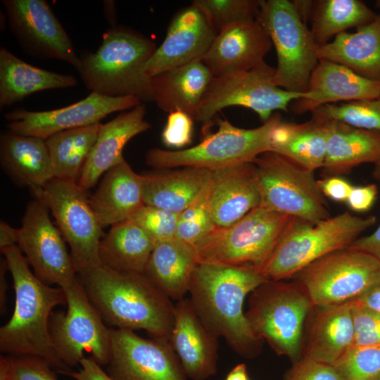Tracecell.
<instances>
[{
    "label": "cell",
    "instance_id": "7dc6e473",
    "mask_svg": "<svg viewBox=\"0 0 380 380\" xmlns=\"http://www.w3.org/2000/svg\"><path fill=\"white\" fill-rule=\"evenodd\" d=\"M378 189L376 184H369L365 186H353L346 201L349 208L355 212L369 210L376 201Z\"/></svg>",
    "mask_w": 380,
    "mask_h": 380
},
{
    "label": "cell",
    "instance_id": "4dcf8cb0",
    "mask_svg": "<svg viewBox=\"0 0 380 380\" xmlns=\"http://www.w3.org/2000/svg\"><path fill=\"white\" fill-rule=\"evenodd\" d=\"M324 120L328 137L322 168L327 176L347 174L354 167L375 163L380 158V132Z\"/></svg>",
    "mask_w": 380,
    "mask_h": 380
},
{
    "label": "cell",
    "instance_id": "d6986e66",
    "mask_svg": "<svg viewBox=\"0 0 380 380\" xmlns=\"http://www.w3.org/2000/svg\"><path fill=\"white\" fill-rule=\"evenodd\" d=\"M204 15L194 6L179 11L171 20L162 44L143 67L149 78L167 70L201 60L216 34Z\"/></svg>",
    "mask_w": 380,
    "mask_h": 380
},
{
    "label": "cell",
    "instance_id": "603a6c76",
    "mask_svg": "<svg viewBox=\"0 0 380 380\" xmlns=\"http://www.w3.org/2000/svg\"><path fill=\"white\" fill-rule=\"evenodd\" d=\"M260 204L253 163L211 171L208 207L219 227L231 226Z\"/></svg>",
    "mask_w": 380,
    "mask_h": 380
},
{
    "label": "cell",
    "instance_id": "f5cc1de1",
    "mask_svg": "<svg viewBox=\"0 0 380 380\" xmlns=\"http://www.w3.org/2000/svg\"><path fill=\"white\" fill-rule=\"evenodd\" d=\"M18 229L11 226L4 220L0 222V248L17 245Z\"/></svg>",
    "mask_w": 380,
    "mask_h": 380
},
{
    "label": "cell",
    "instance_id": "484cf974",
    "mask_svg": "<svg viewBox=\"0 0 380 380\" xmlns=\"http://www.w3.org/2000/svg\"><path fill=\"white\" fill-rule=\"evenodd\" d=\"M213 75L201 60L160 72L150 78L148 100L162 110H182L194 120Z\"/></svg>",
    "mask_w": 380,
    "mask_h": 380
},
{
    "label": "cell",
    "instance_id": "bcb514c9",
    "mask_svg": "<svg viewBox=\"0 0 380 380\" xmlns=\"http://www.w3.org/2000/svg\"><path fill=\"white\" fill-rule=\"evenodd\" d=\"M286 380H341V379L331 365L303 357L288 372Z\"/></svg>",
    "mask_w": 380,
    "mask_h": 380
},
{
    "label": "cell",
    "instance_id": "ffe728a7",
    "mask_svg": "<svg viewBox=\"0 0 380 380\" xmlns=\"http://www.w3.org/2000/svg\"><path fill=\"white\" fill-rule=\"evenodd\" d=\"M272 46L257 20L231 24L220 30L201 61L213 77L251 70L260 63Z\"/></svg>",
    "mask_w": 380,
    "mask_h": 380
},
{
    "label": "cell",
    "instance_id": "d4e9b609",
    "mask_svg": "<svg viewBox=\"0 0 380 380\" xmlns=\"http://www.w3.org/2000/svg\"><path fill=\"white\" fill-rule=\"evenodd\" d=\"M89 201L103 228L129 220L144 205L141 174L124 158L102 176Z\"/></svg>",
    "mask_w": 380,
    "mask_h": 380
},
{
    "label": "cell",
    "instance_id": "8fae6325",
    "mask_svg": "<svg viewBox=\"0 0 380 380\" xmlns=\"http://www.w3.org/2000/svg\"><path fill=\"white\" fill-rule=\"evenodd\" d=\"M275 68L263 61L246 71L213 77L198 106L194 120L205 126L216 113L229 106L253 110L263 122L275 110L287 111L292 102L304 93L289 91L274 83Z\"/></svg>",
    "mask_w": 380,
    "mask_h": 380
},
{
    "label": "cell",
    "instance_id": "7c38bea8",
    "mask_svg": "<svg viewBox=\"0 0 380 380\" xmlns=\"http://www.w3.org/2000/svg\"><path fill=\"white\" fill-rule=\"evenodd\" d=\"M66 298L65 312H53L49 332L54 350L69 368L80 365L90 355L101 366L107 365L111 355L110 328L89 299L78 277L62 288Z\"/></svg>",
    "mask_w": 380,
    "mask_h": 380
},
{
    "label": "cell",
    "instance_id": "9f6ffc18",
    "mask_svg": "<svg viewBox=\"0 0 380 380\" xmlns=\"http://www.w3.org/2000/svg\"><path fill=\"white\" fill-rule=\"evenodd\" d=\"M373 174L375 179H376L380 182V158L374 163Z\"/></svg>",
    "mask_w": 380,
    "mask_h": 380
},
{
    "label": "cell",
    "instance_id": "52a82bcc",
    "mask_svg": "<svg viewBox=\"0 0 380 380\" xmlns=\"http://www.w3.org/2000/svg\"><path fill=\"white\" fill-rule=\"evenodd\" d=\"M281 121L280 114L274 113L262 125L243 129L218 119L217 130L198 144L178 150L151 148L145 160L155 169L182 167L210 171L252 163L260 154L270 151L272 130Z\"/></svg>",
    "mask_w": 380,
    "mask_h": 380
},
{
    "label": "cell",
    "instance_id": "d6a6232c",
    "mask_svg": "<svg viewBox=\"0 0 380 380\" xmlns=\"http://www.w3.org/2000/svg\"><path fill=\"white\" fill-rule=\"evenodd\" d=\"M72 75L61 74L33 66L5 47L0 49V107L10 106L34 93L73 87Z\"/></svg>",
    "mask_w": 380,
    "mask_h": 380
},
{
    "label": "cell",
    "instance_id": "ac0fdd59",
    "mask_svg": "<svg viewBox=\"0 0 380 380\" xmlns=\"http://www.w3.org/2000/svg\"><path fill=\"white\" fill-rule=\"evenodd\" d=\"M141 103L136 96L109 97L91 92L63 108L44 111L19 108L6 113L4 118L10 132L46 140L63 131L100 122L110 113L130 110Z\"/></svg>",
    "mask_w": 380,
    "mask_h": 380
},
{
    "label": "cell",
    "instance_id": "f907efd6",
    "mask_svg": "<svg viewBox=\"0 0 380 380\" xmlns=\"http://www.w3.org/2000/svg\"><path fill=\"white\" fill-rule=\"evenodd\" d=\"M348 247L368 253L380 260V224L372 233L357 238Z\"/></svg>",
    "mask_w": 380,
    "mask_h": 380
},
{
    "label": "cell",
    "instance_id": "5b68a950",
    "mask_svg": "<svg viewBox=\"0 0 380 380\" xmlns=\"http://www.w3.org/2000/svg\"><path fill=\"white\" fill-rule=\"evenodd\" d=\"M376 217L344 212L313 224L297 219L260 270L267 280L281 281L298 274L318 259L350 246L374 225Z\"/></svg>",
    "mask_w": 380,
    "mask_h": 380
},
{
    "label": "cell",
    "instance_id": "836d02e7",
    "mask_svg": "<svg viewBox=\"0 0 380 380\" xmlns=\"http://www.w3.org/2000/svg\"><path fill=\"white\" fill-rule=\"evenodd\" d=\"M327 137L326 120L317 115L300 124L281 121L272 130L270 151L315 171L323 167Z\"/></svg>",
    "mask_w": 380,
    "mask_h": 380
},
{
    "label": "cell",
    "instance_id": "4fadbf2b",
    "mask_svg": "<svg viewBox=\"0 0 380 380\" xmlns=\"http://www.w3.org/2000/svg\"><path fill=\"white\" fill-rule=\"evenodd\" d=\"M298 274L313 306L336 305L355 299L371 285L380 274V260L348 246L318 259Z\"/></svg>",
    "mask_w": 380,
    "mask_h": 380
},
{
    "label": "cell",
    "instance_id": "6da1fadb",
    "mask_svg": "<svg viewBox=\"0 0 380 380\" xmlns=\"http://www.w3.org/2000/svg\"><path fill=\"white\" fill-rule=\"evenodd\" d=\"M77 272L106 324L143 329L151 338L170 341L175 305L144 273L118 272L101 264L83 267Z\"/></svg>",
    "mask_w": 380,
    "mask_h": 380
},
{
    "label": "cell",
    "instance_id": "f6af8a7d",
    "mask_svg": "<svg viewBox=\"0 0 380 380\" xmlns=\"http://www.w3.org/2000/svg\"><path fill=\"white\" fill-rule=\"evenodd\" d=\"M194 119L184 111L169 113L161 139L168 148H181L191 144Z\"/></svg>",
    "mask_w": 380,
    "mask_h": 380
},
{
    "label": "cell",
    "instance_id": "e575fe53",
    "mask_svg": "<svg viewBox=\"0 0 380 380\" xmlns=\"http://www.w3.org/2000/svg\"><path fill=\"white\" fill-rule=\"evenodd\" d=\"M156 241L130 220L111 226L101 240L100 263L113 270L144 273Z\"/></svg>",
    "mask_w": 380,
    "mask_h": 380
},
{
    "label": "cell",
    "instance_id": "f35d334b",
    "mask_svg": "<svg viewBox=\"0 0 380 380\" xmlns=\"http://www.w3.org/2000/svg\"><path fill=\"white\" fill-rule=\"evenodd\" d=\"M191 4L218 32L231 24L256 20L260 0H194Z\"/></svg>",
    "mask_w": 380,
    "mask_h": 380
},
{
    "label": "cell",
    "instance_id": "8992f818",
    "mask_svg": "<svg viewBox=\"0 0 380 380\" xmlns=\"http://www.w3.org/2000/svg\"><path fill=\"white\" fill-rule=\"evenodd\" d=\"M297 219L259 205L234 224L217 227L198 243V262L247 267L260 274Z\"/></svg>",
    "mask_w": 380,
    "mask_h": 380
},
{
    "label": "cell",
    "instance_id": "7402d4cb",
    "mask_svg": "<svg viewBox=\"0 0 380 380\" xmlns=\"http://www.w3.org/2000/svg\"><path fill=\"white\" fill-rule=\"evenodd\" d=\"M380 96V81L363 77L347 67L319 59L304 96L291 103L296 114L312 112L326 104L364 101Z\"/></svg>",
    "mask_w": 380,
    "mask_h": 380
},
{
    "label": "cell",
    "instance_id": "db71d44e",
    "mask_svg": "<svg viewBox=\"0 0 380 380\" xmlns=\"http://www.w3.org/2000/svg\"><path fill=\"white\" fill-rule=\"evenodd\" d=\"M8 271L7 262L4 258L0 263V308L1 314H4L6 310V291L8 289L6 273Z\"/></svg>",
    "mask_w": 380,
    "mask_h": 380
},
{
    "label": "cell",
    "instance_id": "e0dca14e",
    "mask_svg": "<svg viewBox=\"0 0 380 380\" xmlns=\"http://www.w3.org/2000/svg\"><path fill=\"white\" fill-rule=\"evenodd\" d=\"M108 374L114 380H186L170 341L144 338L134 331L110 328Z\"/></svg>",
    "mask_w": 380,
    "mask_h": 380
},
{
    "label": "cell",
    "instance_id": "816d5d0a",
    "mask_svg": "<svg viewBox=\"0 0 380 380\" xmlns=\"http://www.w3.org/2000/svg\"><path fill=\"white\" fill-rule=\"evenodd\" d=\"M353 300L380 313V274L371 285Z\"/></svg>",
    "mask_w": 380,
    "mask_h": 380
},
{
    "label": "cell",
    "instance_id": "b9f144b4",
    "mask_svg": "<svg viewBox=\"0 0 380 380\" xmlns=\"http://www.w3.org/2000/svg\"><path fill=\"white\" fill-rule=\"evenodd\" d=\"M0 380H58L45 360L30 355L0 357Z\"/></svg>",
    "mask_w": 380,
    "mask_h": 380
},
{
    "label": "cell",
    "instance_id": "44dd1931",
    "mask_svg": "<svg viewBox=\"0 0 380 380\" xmlns=\"http://www.w3.org/2000/svg\"><path fill=\"white\" fill-rule=\"evenodd\" d=\"M217 339L202 322L190 298L177 301L170 342L187 377L205 380L216 374Z\"/></svg>",
    "mask_w": 380,
    "mask_h": 380
},
{
    "label": "cell",
    "instance_id": "8d00e7d4",
    "mask_svg": "<svg viewBox=\"0 0 380 380\" xmlns=\"http://www.w3.org/2000/svg\"><path fill=\"white\" fill-rule=\"evenodd\" d=\"M101 125L63 131L46 139L53 178L78 182Z\"/></svg>",
    "mask_w": 380,
    "mask_h": 380
},
{
    "label": "cell",
    "instance_id": "2e32d148",
    "mask_svg": "<svg viewBox=\"0 0 380 380\" xmlns=\"http://www.w3.org/2000/svg\"><path fill=\"white\" fill-rule=\"evenodd\" d=\"M11 33L27 54L62 61L77 69L80 58L72 42L44 0H3Z\"/></svg>",
    "mask_w": 380,
    "mask_h": 380
},
{
    "label": "cell",
    "instance_id": "7bdbcfd3",
    "mask_svg": "<svg viewBox=\"0 0 380 380\" xmlns=\"http://www.w3.org/2000/svg\"><path fill=\"white\" fill-rule=\"evenodd\" d=\"M129 220L159 242L175 238L179 214L144 204Z\"/></svg>",
    "mask_w": 380,
    "mask_h": 380
},
{
    "label": "cell",
    "instance_id": "d590c367",
    "mask_svg": "<svg viewBox=\"0 0 380 380\" xmlns=\"http://www.w3.org/2000/svg\"><path fill=\"white\" fill-rule=\"evenodd\" d=\"M377 14L360 0L313 1L310 15L311 34L319 46L331 38L372 21Z\"/></svg>",
    "mask_w": 380,
    "mask_h": 380
},
{
    "label": "cell",
    "instance_id": "c3c4849f",
    "mask_svg": "<svg viewBox=\"0 0 380 380\" xmlns=\"http://www.w3.org/2000/svg\"><path fill=\"white\" fill-rule=\"evenodd\" d=\"M322 194L336 202H346L353 185L340 176H327L318 181Z\"/></svg>",
    "mask_w": 380,
    "mask_h": 380
},
{
    "label": "cell",
    "instance_id": "f546056e",
    "mask_svg": "<svg viewBox=\"0 0 380 380\" xmlns=\"http://www.w3.org/2000/svg\"><path fill=\"white\" fill-rule=\"evenodd\" d=\"M317 308L303 357L333 365L354 346L352 302Z\"/></svg>",
    "mask_w": 380,
    "mask_h": 380
},
{
    "label": "cell",
    "instance_id": "277c9868",
    "mask_svg": "<svg viewBox=\"0 0 380 380\" xmlns=\"http://www.w3.org/2000/svg\"><path fill=\"white\" fill-rule=\"evenodd\" d=\"M156 49L155 43L148 37L129 28L113 25L103 33L95 52L80 57L76 70L91 92L146 101L150 78L143 67Z\"/></svg>",
    "mask_w": 380,
    "mask_h": 380
},
{
    "label": "cell",
    "instance_id": "ba28073f",
    "mask_svg": "<svg viewBox=\"0 0 380 380\" xmlns=\"http://www.w3.org/2000/svg\"><path fill=\"white\" fill-rule=\"evenodd\" d=\"M312 307L300 284L267 280L252 291L245 314L258 338L266 340L277 354L296 360Z\"/></svg>",
    "mask_w": 380,
    "mask_h": 380
},
{
    "label": "cell",
    "instance_id": "30bf717a",
    "mask_svg": "<svg viewBox=\"0 0 380 380\" xmlns=\"http://www.w3.org/2000/svg\"><path fill=\"white\" fill-rule=\"evenodd\" d=\"M252 163L260 205L313 224L330 217L315 171L272 151L260 154Z\"/></svg>",
    "mask_w": 380,
    "mask_h": 380
},
{
    "label": "cell",
    "instance_id": "4316f807",
    "mask_svg": "<svg viewBox=\"0 0 380 380\" xmlns=\"http://www.w3.org/2000/svg\"><path fill=\"white\" fill-rule=\"evenodd\" d=\"M144 205L179 214L210 186L211 171L195 167L156 169L141 174Z\"/></svg>",
    "mask_w": 380,
    "mask_h": 380
},
{
    "label": "cell",
    "instance_id": "ab89813d",
    "mask_svg": "<svg viewBox=\"0 0 380 380\" xmlns=\"http://www.w3.org/2000/svg\"><path fill=\"white\" fill-rule=\"evenodd\" d=\"M331 366L341 380H380V346H353Z\"/></svg>",
    "mask_w": 380,
    "mask_h": 380
},
{
    "label": "cell",
    "instance_id": "9a60e30c",
    "mask_svg": "<svg viewBox=\"0 0 380 380\" xmlns=\"http://www.w3.org/2000/svg\"><path fill=\"white\" fill-rule=\"evenodd\" d=\"M49 212L39 199L27 203L18 228L17 246L40 281L63 288L77 278V272L63 236Z\"/></svg>",
    "mask_w": 380,
    "mask_h": 380
},
{
    "label": "cell",
    "instance_id": "7a4b0ae2",
    "mask_svg": "<svg viewBox=\"0 0 380 380\" xmlns=\"http://www.w3.org/2000/svg\"><path fill=\"white\" fill-rule=\"evenodd\" d=\"M265 281L251 268L213 262H198L192 275L189 293L198 315L244 357L258 355L262 343L243 312L244 300Z\"/></svg>",
    "mask_w": 380,
    "mask_h": 380
},
{
    "label": "cell",
    "instance_id": "9c48e42d",
    "mask_svg": "<svg viewBox=\"0 0 380 380\" xmlns=\"http://www.w3.org/2000/svg\"><path fill=\"white\" fill-rule=\"evenodd\" d=\"M256 20L267 32L276 51L274 83L289 91L305 92L319 61V46L293 1L260 0Z\"/></svg>",
    "mask_w": 380,
    "mask_h": 380
},
{
    "label": "cell",
    "instance_id": "681fc988",
    "mask_svg": "<svg viewBox=\"0 0 380 380\" xmlns=\"http://www.w3.org/2000/svg\"><path fill=\"white\" fill-rule=\"evenodd\" d=\"M77 372L70 371L66 375L75 380H114L91 357H84L80 362Z\"/></svg>",
    "mask_w": 380,
    "mask_h": 380
},
{
    "label": "cell",
    "instance_id": "11a10c76",
    "mask_svg": "<svg viewBox=\"0 0 380 380\" xmlns=\"http://www.w3.org/2000/svg\"><path fill=\"white\" fill-rule=\"evenodd\" d=\"M225 380H250L246 365L240 363L228 373Z\"/></svg>",
    "mask_w": 380,
    "mask_h": 380
},
{
    "label": "cell",
    "instance_id": "74e56055",
    "mask_svg": "<svg viewBox=\"0 0 380 380\" xmlns=\"http://www.w3.org/2000/svg\"><path fill=\"white\" fill-rule=\"evenodd\" d=\"M311 113L326 120L380 132V96L369 100L326 104Z\"/></svg>",
    "mask_w": 380,
    "mask_h": 380
},
{
    "label": "cell",
    "instance_id": "83f0119b",
    "mask_svg": "<svg viewBox=\"0 0 380 380\" xmlns=\"http://www.w3.org/2000/svg\"><path fill=\"white\" fill-rule=\"evenodd\" d=\"M0 163L14 184L28 187L32 195L53 178L46 140L41 138L1 134Z\"/></svg>",
    "mask_w": 380,
    "mask_h": 380
},
{
    "label": "cell",
    "instance_id": "60d3db41",
    "mask_svg": "<svg viewBox=\"0 0 380 380\" xmlns=\"http://www.w3.org/2000/svg\"><path fill=\"white\" fill-rule=\"evenodd\" d=\"M208 192L179 214L175 238L194 248L217 227L208 207Z\"/></svg>",
    "mask_w": 380,
    "mask_h": 380
},
{
    "label": "cell",
    "instance_id": "cb8c5ba5",
    "mask_svg": "<svg viewBox=\"0 0 380 380\" xmlns=\"http://www.w3.org/2000/svg\"><path fill=\"white\" fill-rule=\"evenodd\" d=\"M145 115L146 106L141 103L101 125L77 182L83 190L87 192L93 188L109 169L124 159L122 151L130 139L151 128Z\"/></svg>",
    "mask_w": 380,
    "mask_h": 380
},
{
    "label": "cell",
    "instance_id": "5bb4252c",
    "mask_svg": "<svg viewBox=\"0 0 380 380\" xmlns=\"http://www.w3.org/2000/svg\"><path fill=\"white\" fill-rule=\"evenodd\" d=\"M76 182L53 178L33 196L53 215L71 249L76 270L101 264L99 248L105 234L89 201Z\"/></svg>",
    "mask_w": 380,
    "mask_h": 380
},
{
    "label": "cell",
    "instance_id": "3957f363",
    "mask_svg": "<svg viewBox=\"0 0 380 380\" xmlns=\"http://www.w3.org/2000/svg\"><path fill=\"white\" fill-rule=\"evenodd\" d=\"M15 291L11 319L0 328V350L15 355H30L45 360L59 372L72 371L57 355L49 332L53 309L66 303L63 289L47 285L31 272L17 245L1 249Z\"/></svg>",
    "mask_w": 380,
    "mask_h": 380
},
{
    "label": "cell",
    "instance_id": "f1b7e54d",
    "mask_svg": "<svg viewBox=\"0 0 380 380\" xmlns=\"http://www.w3.org/2000/svg\"><path fill=\"white\" fill-rule=\"evenodd\" d=\"M319 59L343 65L367 78L380 81V13L370 23L344 32L319 46Z\"/></svg>",
    "mask_w": 380,
    "mask_h": 380
},
{
    "label": "cell",
    "instance_id": "6f0895ef",
    "mask_svg": "<svg viewBox=\"0 0 380 380\" xmlns=\"http://www.w3.org/2000/svg\"><path fill=\"white\" fill-rule=\"evenodd\" d=\"M375 4H376V8L380 11V0L376 1Z\"/></svg>",
    "mask_w": 380,
    "mask_h": 380
},
{
    "label": "cell",
    "instance_id": "1f68e13d",
    "mask_svg": "<svg viewBox=\"0 0 380 380\" xmlns=\"http://www.w3.org/2000/svg\"><path fill=\"white\" fill-rule=\"evenodd\" d=\"M197 264L194 248L174 238L156 242L144 274L169 298L178 301L189 293Z\"/></svg>",
    "mask_w": 380,
    "mask_h": 380
},
{
    "label": "cell",
    "instance_id": "ee69618b",
    "mask_svg": "<svg viewBox=\"0 0 380 380\" xmlns=\"http://www.w3.org/2000/svg\"><path fill=\"white\" fill-rule=\"evenodd\" d=\"M354 346H380V313L352 300Z\"/></svg>",
    "mask_w": 380,
    "mask_h": 380
}]
</instances>
